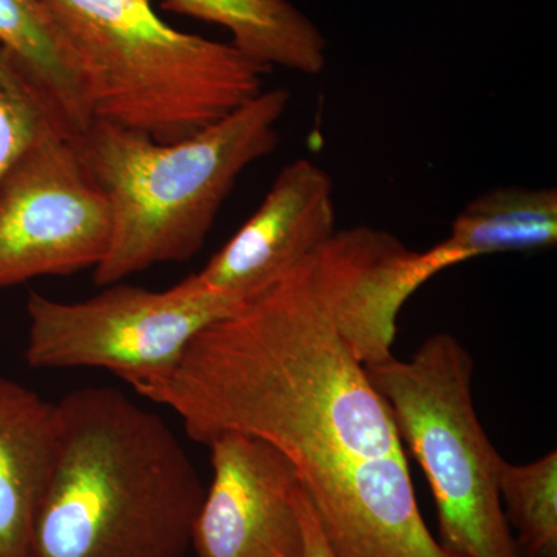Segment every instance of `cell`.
<instances>
[{"instance_id":"7a4b0ae2","label":"cell","mask_w":557,"mask_h":557,"mask_svg":"<svg viewBox=\"0 0 557 557\" xmlns=\"http://www.w3.org/2000/svg\"><path fill=\"white\" fill-rule=\"evenodd\" d=\"M57 403L28 557H185L207 487L160 413L90 386Z\"/></svg>"},{"instance_id":"2e32d148","label":"cell","mask_w":557,"mask_h":557,"mask_svg":"<svg viewBox=\"0 0 557 557\" xmlns=\"http://www.w3.org/2000/svg\"><path fill=\"white\" fill-rule=\"evenodd\" d=\"M296 500H298L300 522H302L304 528V557H335L330 552L327 542L322 537L317 519H314L313 511H311L309 498L304 493L300 483Z\"/></svg>"},{"instance_id":"30bf717a","label":"cell","mask_w":557,"mask_h":557,"mask_svg":"<svg viewBox=\"0 0 557 557\" xmlns=\"http://www.w3.org/2000/svg\"><path fill=\"white\" fill-rule=\"evenodd\" d=\"M57 438V403L0 372V557L30 555Z\"/></svg>"},{"instance_id":"9c48e42d","label":"cell","mask_w":557,"mask_h":557,"mask_svg":"<svg viewBox=\"0 0 557 557\" xmlns=\"http://www.w3.org/2000/svg\"><path fill=\"white\" fill-rule=\"evenodd\" d=\"M336 231L332 175L314 161L298 159L282 168L251 218L186 281L244 307L327 244Z\"/></svg>"},{"instance_id":"8992f818","label":"cell","mask_w":557,"mask_h":557,"mask_svg":"<svg viewBox=\"0 0 557 557\" xmlns=\"http://www.w3.org/2000/svg\"><path fill=\"white\" fill-rule=\"evenodd\" d=\"M78 302L32 292L25 361L33 369H104L127 384L168 372L190 341L239 304L194 288L164 292L116 282Z\"/></svg>"},{"instance_id":"6da1fadb","label":"cell","mask_w":557,"mask_h":557,"mask_svg":"<svg viewBox=\"0 0 557 557\" xmlns=\"http://www.w3.org/2000/svg\"><path fill=\"white\" fill-rule=\"evenodd\" d=\"M397 239L370 226L336 231L273 287L201 330L174 368L131 386L201 445L223 434L269 443L300 483L406 456L341 325L351 289Z\"/></svg>"},{"instance_id":"3957f363","label":"cell","mask_w":557,"mask_h":557,"mask_svg":"<svg viewBox=\"0 0 557 557\" xmlns=\"http://www.w3.org/2000/svg\"><path fill=\"white\" fill-rule=\"evenodd\" d=\"M288 104L287 90H263L175 143L91 120L72 141L112 219L95 284L108 287L159 263L193 259L240 175L277 149Z\"/></svg>"},{"instance_id":"ba28073f","label":"cell","mask_w":557,"mask_h":557,"mask_svg":"<svg viewBox=\"0 0 557 557\" xmlns=\"http://www.w3.org/2000/svg\"><path fill=\"white\" fill-rule=\"evenodd\" d=\"M212 480L194 528L197 557H304L299 478L262 440H212Z\"/></svg>"},{"instance_id":"52a82bcc","label":"cell","mask_w":557,"mask_h":557,"mask_svg":"<svg viewBox=\"0 0 557 557\" xmlns=\"http://www.w3.org/2000/svg\"><path fill=\"white\" fill-rule=\"evenodd\" d=\"M110 228L108 199L72 139L51 127L0 182V288L94 271Z\"/></svg>"},{"instance_id":"8fae6325","label":"cell","mask_w":557,"mask_h":557,"mask_svg":"<svg viewBox=\"0 0 557 557\" xmlns=\"http://www.w3.org/2000/svg\"><path fill=\"white\" fill-rule=\"evenodd\" d=\"M0 50L73 139L89 127L91 110L78 58L47 0H0Z\"/></svg>"},{"instance_id":"5bb4252c","label":"cell","mask_w":557,"mask_h":557,"mask_svg":"<svg viewBox=\"0 0 557 557\" xmlns=\"http://www.w3.org/2000/svg\"><path fill=\"white\" fill-rule=\"evenodd\" d=\"M502 508L520 557H557V453L528 465L502 460Z\"/></svg>"},{"instance_id":"4fadbf2b","label":"cell","mask_w":557,"mask_h":557,"mask_svg":"<svg viewBox=\"0 0 557 557\" xmlns=\"http://www.w3.org/2000/svg\"><path fill=\"white\" fill-rule=\"evenodd\" d=\"M161 9L219 25L251 60L317 76L327 65L321 28L292 0H161Z\"/></svg>"},{"instance_id":"9a60e30c","label":"cell","mask_w":557,"mask_h":557,"mask_svg":"<svg viewBox=\"0 0 557 557\" xmlns=\"http://www.w3.org/2000/svg\"><path fill=\"white\" fill-rule=\"evenodd\" d=\"M51 127L38 95L0 50V182Z\"/></svg>"},{"instance_id":"7c38bea8","label":"cell","mask_w":557,"mask_h":557,"mask_svg":"<svg viewBox=\"0 0 557 557\" xmlns=\"http://www.w3.org/2000/svg\"><path fill=\"white\" fill-rule=\"evenodd\" d=\"M557 245V190L496 186L468 201L448 237L424 251L432 273L500 252L544 251Z\"/></svg>"},{"instance_id":"277c9868","label":"cell","mask_w":557,"mask_h":557,"mask_svg":"<svg viewBox=\"0 0 557 557\" xmlns=\"http://www.w3.org/2000/svg\"><path fill=\"white\" fill-rule=\"evenodd\" d=\"M78 58L94 120L160 143L193 137L263 90L271 69L180 32L152 0H47Z\"/></svg>"},{"instance_id":"5b68a950","label":"cell","mask_w":557,"mask_h":557,"mask_svg":"<svg viewBox=\"0 0 557 557\" xmlns=\"http://www.w3.org/2000/svg\"><path fill=\"white\" fill-rule=\"evenodd\" d=\"M364 370L431 485L440 544L458 557H520L498 494L504 458L472 401L468 348L437 333L409 359L391 355Z\"/></svg>"}]
</instances>
